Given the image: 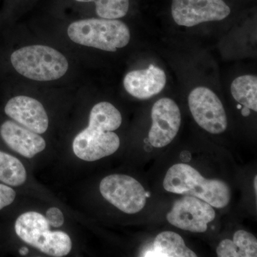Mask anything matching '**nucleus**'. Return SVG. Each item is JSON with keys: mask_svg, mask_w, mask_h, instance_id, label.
<instances>
[{"mask_svg": "<svg viewBox=\"0 0 257 257\" xmlns=\"http://www.w3.org/2000/svg\"><path fill=\"white\" fill-rule=\"evenodd\" d=\"M141 256L197 257V254L186 246L180 235L163 231L157 235L151 246L144 249Z\"/></svg>", "mask_w": 257, "mask_h": 257, "instance_id": "obj_14", "label": "nucleus"}, {"mask_svg": "<svg viewBox=\"0 0 257 257\" xmlns=\"http://www.w3.org/2000/svg\"><path fill=\"white\" fill-rule=\"evenodd\" d=\"M215 216V211L210 204L199 198L185 196L176 201L167 219L179 229L202 233L207 231V224Z\"/></svg>", "mask_w": 257, "mask_h": 257, "instance_id": "obj_8", "label": "nucleus"}, {"mask_svg": "<svg viewBox=\"0 0 257 257\" xmlns=\"http://www.w3.org/2000/svg\"><path fill=\"white\" fill-rule=\"evenodd\" d=\"M79 3H94L99 18L118 20L127 14L130 0H75Z\"/></svg>", "mask_w": 257, "mask_h": 257, "instance_id": "obj_18", "label": "nucleus"}, {"mask_svg": "<svg viewBox=\"0 0 257 257\" xmlns=\"http://www.w3.org/2000/svg\"><path fill=\"white\" fill-rule=\"evenodd\" d=\"M167 192L193 196L221 209L226 207L231 199L229 186L219 179H207L186 164H177L167 171L163 182Z\"/></svg>", "mask_w": 257, "mask_h": 257, "instance_id": "obj_3", "label": "nucleus"}, {"mask_svg": "<svg viewBox=\"0 0 257 257\" xmlns=\"http://www.w3.org/2000/svg\"><path fill=\"white\" fill-rule=\"evenodd\" d=\"M0 135L10 148L27 158H32L46 147L45 140L39 134L16 121H5L0 126Z\"/></svg>", "mask_w": 257, "mask_h": 257, "instance_id": "obj_12", "label": "nucleus"}, {"mask_svg": "<svg viewBox=\"0 0 257 257\" xmlns=\"http://www.w3.org/2000/svg\"><path fill=\"white\" fill-rule=\"evenodd\" d=\"M152 124L149 133V142L156 148H162L172 143L181 125L178 105L170 98H162L152 109Z\"/></svg>", "mask_w": 257, "mask_h": 257, "instance_id": "obj_10", "label": "nucleus"}, {"mask_svg": "<svg viewBox=\"0 0 257 257\" xmlns=\"http://www.w3.org/2000/svg\"><path fill=\"white\" fill-rule=\"evenodd\" d=\"M5 114L24 127L42 135L49 126L48 115L41 102L35 98L18 95L10 99L5 107Z\"/></svg>", "mask_w": 257, "mask_h": 257, "instance_id": "obj_11", "label": "nucleus"}, {"mask_svg": "<svg viewBox=\"0 0 257 257\" xmlns=\"http://www.w3.org/2000/svg\"><path fill=\"white\" fill-rule=\"evenodd\" d=\"M241 114H242L243 116H247L250 114V110L247 107H243L242 109V111H241Z\"/></svg>", "mask_w": 257, "mask_h": 257, "instance_id": "obj_21", "label": "nucleus"}, {"mask_svg": "<svg viewBox=\"0 0 257 257\" xmlns=\"http://www.w3.org/2000/svg\"><path fill=\"white\" fill-rule=\"evenodd\" d=\"M219 257H256L257 241L256 237L243 230L236 231L233 241L224 239L216 248Z\"/></svg>", "mask_w": 257, "mask_h": 257, "instance_id": "obj_15", "label": "nucleus"}, {"mask_svg": "<svg viewBox=\"0 0 257 257\" xmlns=\"http://www.w3.org/2000/svg\"><path fill=\"white\" fill-rule=\"evenodd\" d=\"M193 117L208 133L218 135L227 128V119L222 103L215 93L207 87L193 89L189 96Z\"/></svg>", "mask_w": 257, "mask_h": 257, "instance_id": "obj_7", "label": "nucleus"}, {"mask_svg": "<svg viewBox=\"0 0 257 257\" xmlns=\"http://www.w3.org/2000/svg\"><path fill=\"white\" fill-rule=\"evenodd\" d=\"M27 172L21 162L9 154L0 151V181L18 187L26 182Z\"/></svg>", "mask_w": 257, "mask_h": 257, "instance_id": "obj_17", "label": "nucleus"}, {"mask_svg": "<svg viewBox=\"0 0 257 257\" xmlns=\"http://www.w3.org/2000/svg\"><path fill=\"white\" fill-rule=\"evenodd\" d=\"M15 229L20 239L49 256H67L72 249L69 235L63 231H51L47 218L40 213H24L17 219Z\"/></svg>", "mask_w": 257, "mask_h": 257, "instance_id": "obj_5", "label": "nucleus"}, {"mask_svg": "<svg viewBox=\"0 0 257 257\" xmlns=\"http://www.w3.org/2000/svg\"><path fill=\"white\" fill-rule=\"evenodd\" d=\"M231 10L223 0H173L172 15L177 25L194 27L207 22L220 21Z\"/></svg>", "mask_w": 257, "mask_h": 257, "instance_id": "obj_9", "label": "nucleus"}, {"mask_svg": "<svg viewBox=\"0 0 257 257\" xmlns=\"http://www.w3.org/2000/svg\"><path fill=\"white\" fill-rule=\"evenodd\" d=\"M20 252L21 254L25 255L28 252V249L27 248H23L22 249L20 250Z\"/></svg>", "mask_w": 257, "mask_h": 257, "instance_id": "obj_22", "label": "nucleus"}, {"mask_svg": "<svg viewBox=\"0 0 257 257\" xmlns=\"http://www.w3.org/2000/svg\"><path fill=\"white\" fill-rule=\"evenodd\" d=\"M16 192L14 189L5 184H0V210L14 202Z\"/></svg>", "mask_w": 257, "mask_h": 257, "instance_id": "obj_19", "label": "nucleus"}, {"mask_svg": "<svg viewBox=\"0 0 257 257\" xmlns=\"http://www.w3.org/2000/svg\"><path fill=\"white\" fill-rule=\"evenodd\" d=\"M99 190L106 201L126 214H136L146 204V191L130 176H107L101 180Z\"/></svg>", "mask_w": 257, "mask_h": 257, "instance_id": "obj_6", "label": "nucleus"}, {"mask_svg": "<svg viewBox=\"0 0 257 257\" xmlns=\"http://www.w3.org/2000/svg\"><path fill=\"white\" fill-rule=\"evenodd\" d=\"M256 176H255V178H254V183H253V187H254V189H255V193H256V190H257V185H256V182H257V179H256Z\"/></svg>", "mask_w": 257, "mask_h": 257, "instance_id": "obj_23", "label": "nucleus"}, {"mask_svg": "<svg viewBox=\"0 0 257 257\" xmlns=\"http://www.w3.org/2000/svg\"><path fill=\"white\" fill-rule=\"evenodd\" d=\"M66 34L78 46L114 52L128 45L130 28L119 20L87 18L69 23Z\"/></svg>", "mask_w": 257, "mask_h": 257, "instance_id": "obj_4", "label": "nucleus"}, {"mask_svg": "<svg viewBox=\"0 0 257 257\" xmlns=\"http://www.w3.org/2000/svg\"><path fill=\"white\" fill-rule=\"evenodd\" d=\"M47 219L50 226L60 227L64 222L63 213L58 208H50L47 211Z\"/></svg>", "mask_w": 257, "mask_h": 257, "instance_id": "obj_20", "label": "nucleus"}, {"mask_svg": "<svg viewBox=\"0 0 257 257\" xmlns=\"http://www.w3.org/2000/svg\"><path fill=\"white\" fill-rule=\"evenodd\" d=\"M231 92L235 100L245 107L257 111V78L256 76L243 75L233 81Z\"/></svg>", "mask_w": 257, "mask_h": 257, "instance_id": "obj_16", "label": "nucleus"}, {"mask_svg": "<svg viewBox=\"0 0 257 257\" xmlns=\"http://www.w3.org/2000/svg\"><path fill=\"white\" fill-rule=\"evenodd\" d=\"M15 70L24 78L33 82L60 80L68 73L67 57L55 47L33 44L17 49L10 56Z\"/></svg>", "mask_w": 257, "mask_h": 257, "instance_id": "obj_2", "label": "nucleus"}, {"mask_svg": "<svg viewBox=\"0 0 257 257\" xmlns=\"http://www.w3.org/2000/svg\"><path fill=\"white\" fill-rule=\"evenodd\" d=\"M122 122L121 113L111 103L101 101L93 106L87 127L74 138V153L81 160L94 162L110 156L119 149L120 140L114 130Z\"/></svg>", "mask_w": 257, "mask_h": 257, "instance_id": "obj_1", "label": "nucleus"}, {"mask_svg": "<svg viewBox=\"0 0 257 257\" xmlns=\"http://www.w3.org/2000/svg\"><path fill=\"white\" fill-rule=\"evenodd\" d=\"M167 77L160 67L151 64L147 69L134 70L123 81L125 90L134 97L147 99L156 95L165 87Z\"/></svg>", "mask_w": 257, "mask_h": 257, "instance_id": "obj_13", "label": "nucleus"}]
</instances>
